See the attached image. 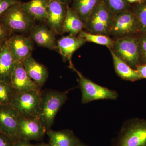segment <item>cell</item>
I'll return each instance as SVG.
<instances>
[{"label": "cell", "instance_id": "e575fe53", "mask_svg": "<svg viewBox=\"0 0 146 146\" xmlns=\"http://www.w3.org/2000/svg\"><path fill=\"white\" fill-rule=\"evenodd\" d=\"M32 146H45V143H39L36 144V145H32Z\"/></svg>", "mask_w": 146, "mask_h": 146}, {"label": "cell", "instance_id": "d6a6232c", "mask_svg": "<svg viewBox=\"0 0 146 146\" xmlns=\"http://www.w3.org/2000/svg\"><path fill=\"white\" fill-rule=\"evenodd\" d=\"M126 1L131 5V4H135V5L141 3L145 1L146 0H126Z\"/></svg>", "mask_w": 146, "mask_h": 146}, {"label": "cell", "instance_id": "277c9868", "mask_svg": "<svg viewBox=\"0 0 146 146\" xmlns=\"http://www.w3.org/2000/svg\"><path fill=\"white\" fill-rule=\"evenodd\" d=\"M114 40L112 48L108 49L131 68L136 70L137 66L141 64L138 34Z\"/></svg>", "mask_w": 146, "mask_h": 146}, {"label": "cell", "instance_id": "e0dca14e", "mask_svg": "<svg viewBox=\"0 0 146 146\" xmlns=\"http://www.w3.org/2000/svg\"><path fill=\"white\" fill-rule=\"evenodd\" d=\"M28 76L41 87L48 77V72L44 65L36 61L32 56L22 62Z\"/></svg>", "mask_w": 146, "mask_h": 146}, {"label": "cell", "instance_id": "4316f807", "mask_svg": "<svg viewBox=\"0 0 146 146\" xmlns=\"http://www.w3.org/2000/svg\"><path fill=\"white\" fill-rule=\"evenodd\" d=\"M141 64H146V34H138Z\"/></svg>", "mask_w": 146, "mask_h": 146}, {"label": "cell", "instance_id": "9c48e42d", "mask_svg": "<svg viewBox=\"0 0 146 146\" xmlns=\"http://www.w3.org/2000/svg\"><path fill=\"white\" fill-rule=\"evenodd\" d=\"M46 129L36 117L19 118L17 139L27 141L42 140L46 133Z\"/></svg>", "mask_w": 146, "mask_h": 146}, {"label": "cell", "instance_id": "ba28073f", "mask_svg": "<svg viewBox=\"0 0 146 146\" xmlns=\"http://www.w3.org/2000/svg\"><path fill=\"white\" fill-rule=\"evenodd\" d=\"M42 94V90L15 93L10 105L22 117H36Z\"/></svg>", "mask_w": 146, "mask_h": 146}, {"label": "cell", "instance_id": "5bb4252c", "mask_svg": "<svg viewBox=\"0 0 146 146\" xmlns=\"http://www.w3.org/2000/svg\"><path fill=\"white\" fill-rule=\"evenodd\" d=\"M30 32V38L39 46L50 50L57 49L55 33L45 25H34Z\"/></svg>", "mask_w": 146, "mask_h": 146}, {"label": "cell", "instance_id": "5b68a950", "mask_svg": "<svg viewBox=\"0 0 146 146\" xmlns=\"http://www.w3.org/2000/svg\"><path fill=\"white\" fill-rule=\"evenodd\" d=\"M114 16L115 14L100 0L87 19L85 24V31L109 36Z\"/></svg>", "mask_w": 146, "mask_h": 146}, {"label": "cell", "instance_id": "9a60e30c", "mask_svg": "<svg viewBox=\"0 0 146 146\" xmlns=\"http://www.w3.org/2000/svg\"><path fill=\"white\" fill-rule=\"evenodd\" d=\"M86 42L83 38L70 35L63 36L57 41V49L64 60L69 61L71 69L74 66L72 60L73 54Z\"/></svg>", "mask_w": 146, "mask_h": 146}, {"label": "cell", "instance_id": "8992f818", "mask_svg": "<svg viewBox=\"0 0 146 146\" xmlns=\"http://www.w3.org/2000/svg\"><path fill=\"white\" fill-rule=\"evenodd\" d=\"M71 69L76 73L82 92L81 102L83 104L100 100H116L117 99V92L106 87L98 85L86 78L75 68Z\"/></svg>", "mask_w": 146, "mask_h": 146}, {"label": "cell", "instance_id": "8fae6325", "mask_svg": "<svg viewBox=\"0 0 146 146\" xmlns=\"http://www.w3.org/2000/svg\"><path fill=\"white\" fill-rule=\"evenodd\" d=\"M68 7V5L58 0H49L46 21L50 29L55 34L63 33V25Z\"/></svg>", "mask_w": 146, "mask_h": 146}, {"label": "cell", "instance_id": "2e32d148", "mask_svg": "<svg viewBox=\"0 0 146 146\" xmlns=\"http://www.w3.org/2000/svg\"><path fill=\"white\" fill-rule=\"evenodd\" d=\"M6 42L0 45V82L10 84L16 63Z\"/></svg>", "mask_w": 146, "mask_h": 146}, {"label": "cell", "instance_id": "484cf974", "mask_svg": "<svg viewBox=\"0 0 146 146\" xmlns=\"http://www.w3.org/2000/svg\"><path fill=\"white\" fill-rule=\"evenodd\" d=\"M110 10L116 13L130 9L131 5L126 0H102Z\"/></svg>", "mask_w": 146, "mask_h": 146}, {"label": "cell", "instance_id": "1f68e13d", "mask_svg": "<svg viewBox=\"0 0 146 146\" xmlns=\"http://www.w3.org/2000/svg\"><path fill=\"white\" fill-rule=\"evenodd\" d=\"M30 141L23 140V139H18L15 141L13 146H32Z\"/></svg>", "mask_w": 146, "mask_h": 146}, {"label": "cell", "instance_id": "d6986e66", "mask_svg": "<svg viewBox=\"0 0 146 146\" xmlns=\"http://www.w3.org/2000/svg\"><path fill=\"white\" fill-rule=\"evenodd\" d=\"M108 49L112 56L115 72L121 78L124 80L132 82L143 79L138 71L131 68L125 62L120 59L110 49Z\"/></svg>", "mask_w": 146, "mask_h": 146}, {"label": "cell", "instance_id": "f546056e", "mask_svg": "<svg viewBox=\"0 0 146 146\" xmlns=\"http://www.w3.org/2000/svg\"><path fill=\"white\" fill-rule=\"evenodd\" d=\"M15 141L0 131V146H13Z\"/></svg>", "mask_w": 146, "mask_h": 146}, {"label": "cell", "instance_id": "cb8c5ba5", "mask_svg": "<svg viewBox=\"0 0 146 146\" xmlns=\"http://www.w3.org/2000/svg\"><path fill=\"white\" fill-rule=\"evenodd\" d=\"M138 22L139 34H146V1L131 9Z\"/></svg>", "mask_w": 146, "mask_h": 146}, {"label": "cell", "instance_id": "603a6c76", "mask_svg": "<svg viewBox=\"0 0 146 146\" xmlns=\"http://www.w3.org/2000/svg\"><path fill=\"white\" fill-rule=\"evenodd\" d=\"M78 35L80 37L85 39L86 42L106 46L108 48H112L114 42V39L110 36L103 35L93 34L85 31H82Z\"/></svg>", "mask_w": 146, "mask_h": 146}, {"label": "cell", "instance_id": "7402d4cb", "mask_svg": "<svg viewBox=\"0 0 146 146\" xmlns=\"http://www.w3.org/2000/svg\"><path fill=\"white\" fill-rule=\"evenodd\" d=\"M100 0H72L71 8L76 13L84 25Z\"/></svg>", "mask_w": 146, "mask_h": 146}, {"label": "cell", "instance_id": "f1b7e54d", "mask_svg": "<svg viewBox=\"0 0 146 146\" xmlns=\"http://www.w3.org/2000/svg\"><path fill=\"white\" fill-rule=\"evenodd\" d=\"M12 33L0 23V45L4 43L11 35Z\"/></svg>", "mask_w": 146, "mask_h": 146}, {"label": "cell", "instance_id": "d4e9b609", "mask_svg": "<svg viewBox=\"0 0 146 146\" xmlns=\"http://www.w3.org/2000/svg\"><path fill=\"white\" fill-rule=\"evenodd\" d=\"M15 93L10 84L0 82V105L10 104Z\"/></svg>", "mask_w": 146, "mask_h": 146}, {"label": "cell", "instance_id": "30bf717a", "mask_svg": "<svg viewBox=\"0 0 146 146\" xmlns=\"http://www.w3.org/2000/svg\"><path fill=\"white\" fill-rule=\"evenodd\" d=\"M20 116L10 104L0 105V131L14 141L17 140V131Z\"/></svg>", "mask_w": 146, "mask_h": 146}, {"label": "cell", "instance_id": "52a82bcc", "mask_svg": "<svg viewBox=\"0 0 146 146\" xmlns=\"http://www.w3.org/2000/svg\"><path fill=\"white\" fill-rule=\"evenodd\" d=\"M138 34V22L131 9L115 14L109 36L115 39Z\"/></svg>", "mask_w": 146, "mask_h": 146}, {"label": "cell", "instance_id": "ffe728a7", "mask_svg": "<svg viewBox=\"0 0 146 146\" xmlns=\"http://www.w3.org/2000/svg\"><path fill=\"white\" fill-rule=\"evenodd\" d=\"M49 0H31L20 3L21 8L39 21L46 20Z\"/></svg>", "mask_w": 146, "mask_h": 146}, {"label": "cell", "instance_id": "6da1fadb", "mask_svg": "<svg viewBox=\"0 0 146 146\" xmlns=\"http://www.w3.org/2000/svg\"><path fill=\"white\" fill-rule=\"evenodd\" d=\"M69 91L49 90L43 92L36 117L46 131L50 129L58 112L68 99Z\"/></svg>", "mask_w": 146, "mask_h": 146}, {"label": "cell", "instance_id": "83f0119b", "mask_svg": "<svg viewBox=\"0 0 146 146\" xmlns=\"http://www.w3.org/2000/svg\"><path fill=\"white\" fill-rule=\"evenodd\" d=\"M21 3L19 0H0V17L11 6Z\"/></svg>", "mask_w": 146, "mask_h": 146}, {"label": "cell", "instance_id": "44dd1931", "mask_svg": "<svg viewBox=\"0 0 146 146\" xmlns=\"http://www.w3.org/2000/svg\"><path fill=\"white\" fill-rule=\"evenodd\" d=\"M84 27L85 25L83 21L68 6L63 25V33H68L70 35L77 36Z\"/></svg>", "mask_w": 146, "mask_h": 146}, {"label": "cell", "instance_id": "d590c367", "mask_svg": "<svg viewBox=\"0 0 146 146\" xmlns=\"http://www.w3.org/2000/svg\"><path fill=\"white\" fill-rule=\"evenodd\" d=\"M77 146H87L86 145H84V144L82 143H80Z\"/></svg>", "mask_w": 146, "mask_h": 146}, {"label": "cell", "instance_id": "7a4b0ae2", "mask_svg": "<svg viewBox=\"0 0 146 146\" xmlns=\"http://www.w3.org/2000/svg\"><path fill=\"white\" fill-rule=\"evenodd\" d=\"M113 146H146V119L134 118L126 121Z\"/></svg>", "mask_w": 146, "mask_h": 146}, {"label": "cell", "instance_id": "7c38bea8", "mask_svg": "<svg viewBox=\"0 0 146 146\" xmlns=\"http://www.w3.org/2000/svg\"><path fill=\"white\" fill-rule=\"evenodd\" d=\"M30 37L21 35L11 36L6 41L10 52L16 62H23L31 56L33 43Z\"/></svg>", "mask_w": 146, "mask_h": 146}, {"label": "cell", "instance_id": "3957f363", "mask_svg": "<svg viewBox=\"0 0 146 146\" xmlns=\"http://www.w3.org/2000/svg\"><path fill=\"white\" fill-rule=\"evenodd\" d=\"M20 3L11 6L0 17V23L11 33L27 32L35 25L36 20L21 8Z\"/></svg>", "mask_w": 146, "mask_h": 146}, {"label": "cell", "instance_id": "4fadbf2b", "mask_svg": "<svg viewBox=\"0 0 146 146\" xmlns=\"http://www.w3.org/2000/svg\"><path fill=\"white\" fill-rule=\"evenodd\" d=\"M10 84L16 93L29 91H41L42 88L28 76L21 62L16 63L11 76Z\"/></svg>", "mask_w": 146, "mask_h": 146}, {"label": "cell", "instance_id": "4dcf8cb0", "mask_svg": "<svg viewBox=\"0 0 146 146\" xmlns=\"http://www.w3.org/2000/svg\"><path fill=\"white\" fill-rule=\"evenodd\" d=\"M136 70L143 79L146 78V64H142L138 65Z\"/></svg>", "mask_w": 146, "mask_h": 146}, {"label": "cell", "instance_id": "ac0fdd59", "mask_svg": "<svg viewBox=\"0 0 146 146\" xmlns=\"http://www.w3.org/2000/svg\"><path fill=\"white\" fill-rule=\"evenodd\" d=\"M46 133L50 138L49 143L54 146H77L81 143L70 129L56 131L50 129Z\"/></svg>", "mask_w": 146, "mask_h": 146}, {"label": "cell", "instance_id": "8d00e7d4", "mask_svg": "<svg viewBox=\"0 0 146 146\" xmlns=\"http://www.w3.org/2000/svg\"><path fill=\"white\" fill-rule=\"evenodd\" d=\"M45 146H54L52 145L50 143L49 144H45Z\"/></svg>", "mask_w": 146, "mask_h": 146}, {"label": "cell", "instance_id": "836d02e7", "mask_svg": "<svg viewBox=\"0 0 146 146\" xmlns=\"http://www.w3.org/2000/svg\"><path fill=\"white\" fill-rule=\"evenodd\" d=\"M60 2L66 4L68 5L69 3L72 2V0H58Z\"/></svg>", "mask_w": 146, "mask_h": 146}]
</instances>
